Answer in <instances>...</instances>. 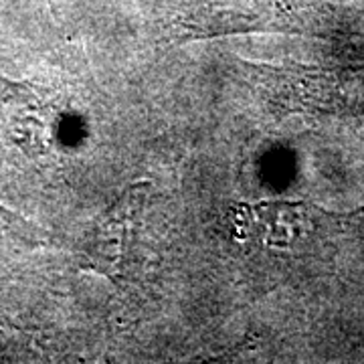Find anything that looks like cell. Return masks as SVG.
I'll use <instances>...</instances> for the list:
<instances>
[{"instance_id":"cell-1","label":"cell","mask_w":364,"mask_h":364,"mask_svg":"<svg viewBox=\"0 0 364 364\" xmlns=\"http://www.w3.org/2000/svg\"><path fill=\"white\" fill-rule=\"evenodd\" d=\"M9 225H13V219L6 217V215L2 213V208H0V227H6V229H9Z\"/></svg>"}]
</instances>
